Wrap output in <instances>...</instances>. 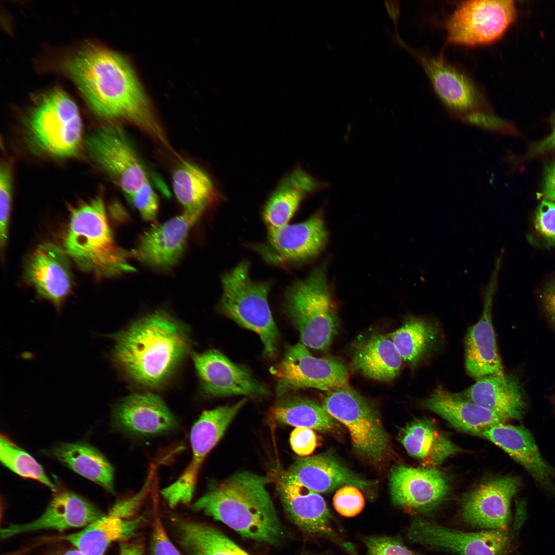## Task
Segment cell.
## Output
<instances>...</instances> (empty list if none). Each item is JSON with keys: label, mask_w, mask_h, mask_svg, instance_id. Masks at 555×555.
<instances>
[{"label": "cell", "mask_w": 555, "mask_h": 555, "mask_svg": "<svg viewBox=\"0 0 555 555\" xmlns=\"http://www.w3.org/2000/svg\"><path fill=\"white\" fill-rule=\"evenodd\" d=\"M365 501L358 488L346 485L340 488L335 494L333 504L338 513L345 517H353L362 510Z\"/></svg>", "instance_id": "39"}, {"label": "cell", "mask_w": 555, "mask_h": 555, "mask_svg": "<svg viewBox=\"0 0 555 555\" xmlns=\"http://www.w3.org/2000/svg\"><path fill=\"white\" fill-rule=\"evenodd\" d=\"M85 144L91 157L120 186L127 199L149 180L134 144L121 127L104 126L89 136Z\"/></svg>", "instance_id": "11"}, {"label": "cell", "mask_w": 555, "mask_h": 555, "mask_svg": "<svg viewBox=\"0 0 555 555\" xmlns=\"http://www.w3.org/2000/svg\"><path fill=\"white\" fill-rule=\"evenodd\" d=\"M249 263L243 261L222 276L223 293L218 304L222 314L259 336L264 355L274 358L280 334L274 321L268 294L270 286L250 278Z\"/></svg>", "instance_id": "6"}, {"label": "cell", "mask_w": 555, "mask_h": 555, "mask_svg": "<svg viewBox=\"0 0 555 555\" xmlns=\"http://www.w3.org/2000/svg\"><path fill=\"white\" fill-rule=\"evenodd\" d=\"M284 473L317 492H330L343 485L354 486L366 491L372 485L330 454L298 458Z\"/></svg>", "instance_id": "26"}, {"label": "cell", "mask_w": 555, "mask_h": 555, "mask_svg": "<svg viewBox=\"0 0 555 555\" xmlns=\"http://www.w3.org/2000/svg\"><path fill=\"white\" fill-rule=\"evenodd\" d=\"M363 542L366 547V555H417L395 537L367 536Z\"/></svg>", "instance_id": "41"}, {"label": "cell", "mask_w": 555, "mask_h": 555, "mask_svg": "<svg viewBox=\"0 0 555 555\" xmlns=\"http://www.w3.org/2000/svg\"><path fill=\"white\" fill-rule=\"evenodd\" d=\"M143 545L139 542H121L119 555H144Z\"/></svg>", "instance_id": "49"}, {"label": "cell", "mask_w": 555, "mask_h": 555, "mask_svg": "<svg viewBox=\"0 0 555 555\" xmlns=\"http://www.w3.org/2000/svg\"><path fill=\"white\" fill-rule=\"evenodd\" d=\"M321 555H324V554H321Z\"/></svg>", "instance_id": "53"}, {"label": "cell", "mask_w": 555, "mask_h": 555, "mask_svg": "<svg viewBox=\"0 0 555 555\" xmlns=\"http://www.w3.org/2000/svg\"><path fill=\"white\" fill-rule=\"evenodd\" d=\"M388 478L393 502L410 510L431 509L444 499L449 490L446 477L433 468L394 466Z\"/></svg>", "instance_id": "19"}, {"label": "cell", "mask_w": 555, "mask_h": 555, "mask_svg": "<svg viewBox=\"0 0 555 555\" xmlns=\"http://www.w3.org/2000/svg\"><path fill=\"white\" fill-rule=\"evenodd\" d=\"M325 410L348 430L357 454L373 464L390 453V442L377 411L349 386L328 391L322 399Z\"/></svg>", "instance_id": "7"}, {"label": "cell", "mask_w": 555, "mask_h": 555, "mask_svg": "<svg viewBox=\"0 0 555 555\" xmlns=\"http://www.w3.org/2000/svg\"><path fill=\"white\" fill-rule=\"evenodd\" d=\"M271 419L296 428L327 432L336 425L335 419L322 403L309 398L290 393L280 397L268 413Z\"/></svg>", "instance_id": "35"}, {"label": "cell", "mask_w": 555, "mask_h": 555, "mask_svg": "<svg viewBox=\"0 0 555 555\" xmlns=\"http://www.w3.org/2000/svg\"><path fill=\"white\" fill-rule=\"evenodd\" d=\"M419 57L435 91L446 105L465 117L478 112L477 91L465 75L440 58Z\"/></svg>", "instance_id": "28"}, {"label": "cell", "mask_w": 555, "mask_h": 555, "mask_svg": "<svg viewBox=\"0 0 555 555\" xmlns=\"http://www.w3.org/2000/svg\"><path fill=\"white\" fill-rule=\"evenodd\" d=\"M284 310L306 347L327 350L339 321L326 276V263L297 281L285 297Z\"/></svg>", "instance_id": "5"}, {"label": "cell", "mask_w": 555, "mask_h": 555, "mask_svg": "<svg viewBox=\"0 0 555 555\" xmlns=\"http://www.w3.org/2000/svg\"><path fill=\"white\" fill-rule=\"evenodd\" d=\"M521 485V478L511 475L480 484L462 502V518L473 526L506 530L510 519L511 498Z\"/></svg>", "instance_id": "17"}, {"label": "cell", "mask_w": 555, "mask_h": 555, "mask_svg": "<svg viewBox=\"0 0 555 555\" xmlns=\"http://www.w3.org/2000/svg\"><path fill=\"white\" fill-rule=\"evenodd\" d=\"M145 220L153 221L158 209V198L149 180L144 182L128 199Z\"/></svg>", "instance_id": "42"}, {"label": "cell", "mask_w": 555, "mask_h": 555, "mask_svg": "<svg viewBox=\"0 0 555 555\" xmlns=\"http://www.w3.org/2000/svg\"><path fill=\"white\" fill-rule=\"evenodd\" d=\"M540 299L546 317L555 329V279L543 289Z\"/></svg>", "instance_id": "46"}, {"label": "cell", "mask_w": 555, "mask_h": 555, "mask_svg": "<svg viewBox=\"0 0 555 555\" xmlns=\"http://www.w3.org/2000/svg\"><path fill=\"white\" fill-rule=\"evenodd\" d=\"M535 231L546 247H555V203L544 200L538 207L534 217Z\"/></svg>", "instance_id": "38"}, {"label": "cell", "mask_w": 555, "mask_h": 555, "mask_svg": "<svg viewBox=\"0 0 555 555\" xmlns=\"http://www.w3.org/2000/svg\"><path fill=\"white\" fill-rule=\"evenodd\" d=\"M193 359L202 389L208 396L261 398L269 394L267 387L245 366L233 362L217 350L194 353Z\"/></svg>", "instance_id": "16"}, {"label": "cell", "mask_w": 555, "mask_h": 555, "mask_svg": "<svg viewBox=\"0 0 555 555\" xmlns=\"http://www.w3.org/2000/svg\"><path fill=\"white\" fill-rule=\"evenodd\" d=\"M421 404L424 409L439 415L457 429L475 434L482 435L486 429L507 421L441 385L423 399Z\"/></svg>", "instance_id": "27"}, {"label": "cell", "mask_w": 555, "mask_h": 555, "mask_svg": "<svg viewBox=\"0 0 555 555\" xmlns=\"http://www.w3.org/2000/svg\"><path fill=\"white\" fill-rule=\"evenodd\" d=\"M322 210L308 219L268 230L267 243L258 247L267 261L274 263H298L318 255L327 242Z\"/></svg>", "instance_id": "15"}, {"label": "cell", "mask_w": 555, "mask_h": 555, "mask_svg": "<svg viewBox=\"0 0 555 555\" xmlns=\"http://www.w3.org/2000/svg\"><path fill=\"white\" fill-rule=\"evenodd\" d=\"M502 260L497 258L489 281L482 288L483 308L478 321L468 330L465 341V367L476 379L488 375L504 376L492 322V311L498 286Z\"/></svg>", "instance_id": "14"}, {"label": "cell", "mask_w": 555, "mask_h": 555, "mask_svg": "<svg viewBox=\"0 0 555 555\" xmlns=\"http://www.w3.org/2000/svg\"><path fill=\"white\" fill-rule=\"evenodd\" d=\"M142 523L141 517L125 519L108 513L82 530L61 539L70 542L83 555H103L111 543L135 536Z\"/></svg>", "instance_id": "31"}, {"label": "cell", "mask_w": 555, "mask_h": 555, "mask_svg": "<svg viewBox=\"0 0 555 555\" xmlns=\"http://www.w3.org/2000/svg\"><path fill=\"white\" fill-rule=\"evenodd\" d=\"M402 360L415 366L435 349L440 337L435 322L411 316L394 331L388 334Z\"/></svg>", "instance_id": "34"}, {"label": "cell", "mask_w": 555, "mask_h": 555, "mask_svg": "<svg viewBox=\"0 0 555 555\" xmlns=\"http://www.w3.org/2000/svg\"><path fill=\"white\" fill-rule=\"evenodd\" d=\"M29 126L35 142L50 155L70 157L80 152L83 141L80 114L62 89L54 88L43 96L30 114Z\"/></svg>", "instance_id": "8"}, {"label": "cell", "mask_w": 555, "mask_h": 555, "mask_svg": "<svg viewBox=\"0 0 555 555\" xmlns=\"http://www.w3.org/2000/svg\"><path fill=\"white\" fill-rule=\"evenodd\" d=\"M353 364L363 376L387 382L398 375L402 359L389 334H373L357 341Z\"/></svg>", "instance_id": "29"}, {"label": "cell", "mask_w": 555, "mask_h": 555, "mask_svg": "<svg viewBox=\"0 0 555 555\" xmlns=\"http://www.w3.org/2000/svg\"><path fill=\"white\" fill-rule=\"evenodd\" d=\"M62 555H83L79 550L77 549L69 550Z\"/></svg>", "instance_id": "51"}, {"label": "cell", "mask_w": 555, "mask_h": 555, "mask_svg": "<svg viewBox=\"0 0 555 555\" xmlns=\"http://www.w3.org/2000/svg\"><path fill=\"white\" fill-rule=\"evenodd\" d=\"M551 122L552 127L551 134L543 140L532 144L524 156L525 158H530L555 150V113L551 117Z\"/></svg>", "instance_id": "47"}, {"label": "cell", "mask_w": 555, "mask_h": 555, "mask_svg": "<svg viewBox=\"0 0 555 555\" xmlns=\"http://www.w3.org/2000/svg\"><path fill=\"white\" fill-rule=\"evenodd\" d=\"M150 548L151 555H181L169 538L157 516L153 522Z\"/></svg>", "instance_id": "44"}, {"label": "cell", "mask_w": 555, "mask_h": 555, "mask_svg": "<svg viewBox=\"0 0 555 555\" xmlns=\"http://www.w3.org/2000/svg\"><path fill=\"white\" fill-rule=\"evenodd\" d=\"M385 6L392 21L396 24L399 15V4L398 1H385Z\"/></svg>", "instance_id": "50"}, {"label": "cell", "mask_w": 555, "mask_h": 555, "mask_svg": "<svg viewBox=\"0 0 555 555\" xmlns=\"http://www.w3.org/2000/svg\"><path fill=\"white\" fill-rule=\"evenodd\" d=\"M0 460L4 466L19 476L38 480L54 492L58 491L57 486L42 466L28 453L3 435L0 438Z\"/></svg>", "instance_id": "37"}, {"label": "cell", "mask_w": 555, "mask_h": 555, "mask_svg": "<svg viewBox=\"0 0 555 555\" xmlns=\"http://www.w3.org/2000/svg\"><path fill=\"white\" fill-rule=\"evenodd\" d=\"M173 188L184 212L200 216L218 198L217 191L208 174L201 168L183 161L174 171Z\"/></svg>", "instance_id": "33"}, {"label": "cell", "mask_w": 555, "mask_h": 555, "mask_svg": "<svg viewBox=\"0 0 555 555\" xmlns=\"http://www.w3.org/2000/svg\"><path fill=\"white\" fill-rule=\"evenodd\" d=\"M83 477L114 493V469L105 456L85 442H64L45 451Z\"/></svg>", "instance_id": "30"}, {"label": "cell", "mask_w": 555, "mask_h": 555, "mask_svg": "<svg viewBox=\"0 0 555 555\" xmlns=\"http://www.w3.org/2000/svg\"><path fill=\"white\" fill-rule=\"evenodd\" d=\"M12 178L10 170L6 165L0 172V243L1 251L5 247L11 206Z\"/></svg>", "instance_id": "40"}, {"label": "cell", "mask_w": 555, "mask_h": 555, "mask_svg": "<svg viewBox=\"0 0 555 555\" xmlns=\"http://www.w3.org/2000/svg\"><path fill=\"white\" fill-rule=\"evenodd\" d=\"M399 440L410 455L430 466L460 451L428 419H416L406 424L400 431Z\"/></svg>", "instance_id": "32"}, {"label": "cell", "mask_w": 555, "mask_h": 555, "mask_svg": "<svg viewBox=\"0 0 555 555\" xmlns=\"http://www.w3.org/2000/svg\"><path fill=\"white\" fill-rule=\"evenodd\" d=\"M550 402H551V404H552V405L553 406L554 411L555 412V394H554L552 396H551V397L550 398Z\"/></svg>", "instance_id": "52"}, {"label": "cell", "mask_w": 555, "mask_h": 555, "mask_svg": "<svg viewBox=\"0 0 555 555\" xmlns=\"http://www.w3.org/2000/svg\"><path fill=\"white\" fill-rule=\"evenodd\" d=\"M177 530L181 546L190 555H251L209 525L181 520Z\"/></svg>", "instance_id": "36"}, {"label": "cell", "mask_w": 555, "mask_h": 555, "mask_svg": "<svg viewBox=\"0 0 555 555\" xmlns=\"http://www.w3.org/2000/svg\"><path fill=\"white\" fill-rule=\"evenodd\" d=\"M112 359L134 382L148 388L164 383L189 353V329L163 310L150 312L112 335Z\"/></svg>", "instance_id": "2"}, {"label": "cell", "mask_w": 555, "mask_h": 555, "mask_svg": "<svg viewBox=\"0 0 555 555\" xmlns=\"http://www.w3.org/2000/svg\"><path fill=\"white\" fill-rule=\"evenodd\" d=\"M289 441L293 451L302 457L311 454L317 446L316 433L307 428H295L290 434Z\"/></svg>", "instance_id": "43"}, {"label": "cell", "mask_w": 555, "mask_h": 555, "mask_svg": "<svg viewBox=\"0 0 555 555\" xmlns=\"http://www.w3.org/2000/svg\"><path fill=\"white\" fill-rule=\"evenodd\" d=\"M461 395L507 420L521 419L527 408L523 387L512 375L481 377Z\"/></svg>", "instance_id": "25"}, {"label": "cell", "mask_w": 555, "mask_h": 555, "mask_svg": "<svg viewBox=\"0 0 555 555\" xmlns=\"http://www.w3.org/2000/svg\"><path fill=\"white\" fill-rule=\"evenodd\" d=\"M472 123L505 134H516L517 131L513 125L496 118L477 112L465 117Z\"/></svg>", "instance_id": "45"}, {"label": "cell", "mask_w": 555, "mask_h": 555, "mask_svg": "<svg viewBox=\"0 0 555 555\" xmlns=\"http://www.w3.org/2000/svg\"><path fill=\"white\" fill-rule=\"evenodd\" d=\"M63 67L98 115L125 119L161 144L167 142L164 131L126 58L90 43L66 60Z\"/></svg>", "instance_id": "1"}, {"label": "cell", "mask_w": 555, "mask_h": 555, "mask_svg": "<svg viewBox=\"0 0 555 555\" xmlns=\"http://www.w3.org/2000/svg\"><path fill=\"white\" fill-rule=\"evenodd\" d=\"M69 257L64 248L45 243L37 247L25 267L26 280L58 309L71 289Z\"/></svg>", "instance_id": "21"}, {"label": "cell", "mask_w": 555, "mask_h": 555, "mask_svg": "<svg viewBox=\"0 0 555 555\" xmlns=\"http://www.w3.org/2000/svg\"><path fill=\"white\" fill-rule=\"evenodd\" d=\"M482 435L521 465L540 488L555 496V468L542 456L527 429L501 423L486 429Z\"/></svg>", "instance_id": "22"}, {"label": "cell", "mask_w": 555, "mask_h": 555, "mask_svg": "<svg viewBox=\"0 0 555 555\" xmlns=\"http://www.w3.org/2000/svg\"><path fill=\"white\" fill-rule=\"evenodd\" d=\"M64 250L82 270L98 277H112L134 271L131 251L119 247L110 228L102 197L75 208L64 241Z\"/></svg>", "instance_id": "4"}, {"label": "cell", "mask_w": 555, "mask_h": 555, "mask_svg": "<svg viewBox=\"0 0 555 555\" xmlns=\"http://www.w3.org/2000/svg\"><path fill=\"white\" fill-rule=\"evenodd\" d=\"M542 194L547 200L555 201V161L546 170Z\"/></svg>", "instance_id": "48"}, {"label": "cell", "mask_w": 555, "mask_h": 555, "mask_svg": "<svg viewBox=\"0 0 555 555\" xmlns=\"http://www.w3.org/2000/svg\"><path fill=\"white\" fill-rule=\"evenodd\" d=\"M112 421L118 430L137 437L169 433L178 424L163 400L150 392L134 393L122 399L114 409Z\"/></svg>", "instance_id": "20"}, {"label": "cell", "mask_w": 555, "mask_h": 555, "mask_svg": "<svg viewBox=\"0 0 555 555\" xmlns=\"http://www.w3.org/2000/svg\"><path fill=\"white\" fill-rule=\"evenodd\" d=\"M276 488L284 509L293 523L305 534L327 539L357 555L353 545L345 541L333 528L332 516L318 492L312 491L283 473Z\"/></svg>", "instance_id": "12"}, {"label": "cell", "mask_w": 555, "mask_h": 555, "mask_svg": "<svg viewBox=\"0 0 555 555\" xmlns=\"http://www.w3.org/2000/svg\"><path fill=\"white\" fill-rule=\"evenodd\" d=\"M267 476L249 471L237 473L214 486L192 505L223 523L243 537L269 545L285 534L266 487Z\"/></svg>", "instance_id": "3"}, {"label": "cell", "mask_w": 555, "mask_h": 555, "mask_svg": "<svg viewBox=\"0 0 555 555\" xmlns=\"http://www.w3.org/2000/svg\"><path fill=\"white\" fill-rule=\"evenodd\" d=\"M199 217L183 212L152 227L140 235L132 258L154 269L172 267L182 256L189 231Z\"/></svg>", "instance_id": "18"}, {"label": "cell", "mask_w": 555, "mask_h": 555, "mask_svg": "<svg viewBox=\"0 0 555 555\" xmlns=\"http://www.w3.org/2000/svg\"><path fill=\"white\" fill-rule=\"evenodd\" d=\"M407 535L414 543L460 555H504L510 543L505 530L464 532L420 518L412 521Z\"/></svg>", "instance_id": "13"}, {"label": "cell", "mask_w": 555, "mask_h": 555, "mask_svg": "<svg viewBox=\"0 0 555 555\" xmlns=\"http://www.w3.org/2000/svg\"><path fill=\"white\" fill-rule=\"evenodd\" d=\"M329 187L300 166L293 169L280 180L264 205L262 216L268 230L287 225L309 194Z\"/></svg>", "instance_id": "24"}, {"label": "cell", "mask_w": 555, "mask_h": 555, "mask_svg": "<svg viewBox=\"0 0 555 555\" xmlns=\"http://www.w3.org/2000/svg\"><path fill=\"white\" fill-rule=\"evenodd\" d=\"M56 492L41 516L29 523L11 524L1 529V539L39 530L53 529L62 531L87 526L105 515L74 492L65 490Z\"/></svg>", "instance_id": "23"}, {"label": "cell", "mask_w": 555, "mask_h": 555, "mask_svg": "<svg viewBox=\"0 0 555 555\" xmlns=\"http://www.w3.org/2000/svg\"><path fill=\"white\" fill-rule=\"evenodd\" d=\"M516 13L511 0L463 1L446 22L447 40L471 46L491 43L502 36Z\"/></svg>", "instance_id": "10"}, {"label": "cell", "mask_w": 555, "mask_h": 555, "mask_svg": "<svg viewBox=\"0 0 555 555\" xmlns=\"http://www.w3.org/2000/svg\"><path fill=\"white\" fill-rule=\"evenodd\" d=\"M269 371L276 378L279 397L300 389L328 392L349 386L343 362L334 357H316L301 343L287 346L282 360Z\"/></svg>", "instance_id": "9"}]
</instances>
